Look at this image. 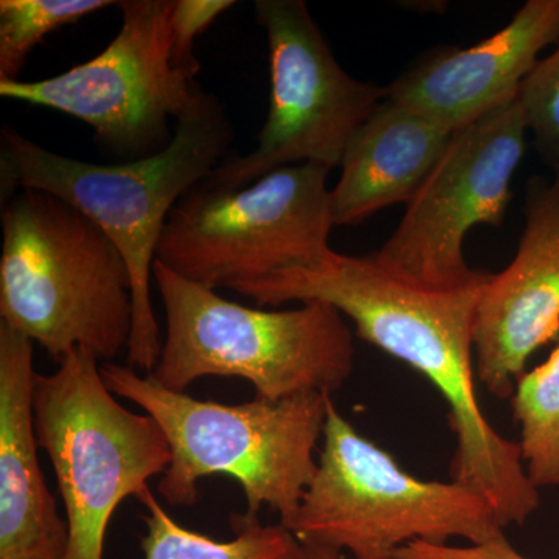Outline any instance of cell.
Wrapping results in <instances>:
<instances>
[{"label": "cell", "instance_id": "8", "mask_svg": "<svg viewBox=\"0 0 559 559\" xmlns=\"http://www.w3.org/2000/svg\"><path fill=\"white\" fill-rule=\"evenodd\" d=\"M330 168H282L237 190L194 187L167 221L156 261L207 288L311 266L330 252Z\"/></svg>", "mask_w": 559, "mask_h": 559}, {"label": "cell", "instance_id": "21", "mask_svg": "<svg viewBox=\"0 0 559 559\" xmlns=\"http://www.w3.org/2000/svg\"><path fill=\"white\" fill-rule=\"evenodd\" d=\"M392 559H528L520 554L510 540L506 538L489 540L485 544H468V546H437V544H407L392 555Z\"/></svg>", "mask_w": 559, "mask_h": 559}, {"label": "cell", "instance_id": "12", "mask_svg": "<svg viewBox=\"0 0 559 559\" xmlns=\"http://www.w3.org/2000/svg\"><path fill=\"white\" fill-rule=\"evenodd\" d=\"M559 342V178H533L525 229L513 261L480 288L473 322L476 377L511 399L530 358Z\"/></svg>", "mask_w": 559, "mask_h": 559}, {"label": "cell", "instance_id": "7", "mask_svg": "<svg viewBox=\"0 0 559 559\" xmlns=\"http://www.w3.org/2000/svg\"><path fill=\"white\" fill-rule=\"evenodd\" d=\"M33 417L64 506L66 559H105L106 533L120 503L139 498L170 465L164 430L150 415L121 406L98 360L80 349L53 373H36Z\"/></svg>", "mask_w": 559, "mask_h": 559}, {"label": "cell", "instance_id": "4", "mask_svg": "<svg viewBox=\"0 0 559 559\" xmlns=\"http://www.w3.org/2000/svg\"><path fill=\"white\" fill-rule=\"evenodd\" d=\"M0 322L60 362L72 349L116 359L130 344L134 304L119 248L80 210L47 191L2 201Z\"/></svg>", "mask_w": 559, "mask_h": 559}, {"label": "cell", "instance_id": "17", "mask_svg": "<svg viewBox=\"0 0 559 559\" xmlns=\"http://www.w3.org/2000/svg\"><path fill=\"white\" fill-rule=\"evenodd\" d=\"M510 400L530 481L538 489L559 487V342L549 358L522 374Z\"/></svg>", "mask_w": 559, "mask_h": 559}, {"label": "cell", "instance_id": "10", "mask_svg": "<svg viewBox=\"0 0 559 559\" xmlns=\"http://www.w3.org/2000/svg\"><path fill=\"white\" fill-rule=\"evenodd\" d=\"M121 27L102 53L38 81L0 83V97L60 110L84 121L103 148L124 162L170 145L197 81L171 62L168 0L119 2Z\"/></svg>", "mask_w": 559, "mask_h": 559}, {"label": "cell", "instance_id": "5", "mask_svg": "<svg viewBox=\"0 0 559 559\" xmlns=\"http://www.w3.org/2000/svg\"><path fill=\"white\" fill-rule=\"evenodd\" d=\"M167 336L150 374L186 393L201 378H241L257 399L280 401L340 390L355 370V341L340 310L307 301L290 310L249 308L180 277L156 261Z\"/></svg>", "mask_w": 559, "mask_h": 559}, {"label": "cell", "instance_id": "20", "mask_svg": "<svg viewBox=\"0 0 559 559\" xmlns=\"http://www.w3.org/2000/svg\"><path fill=\"white\" fill-rule=\"evenodd\" d=\"M235 5L234 0H168L171 62L176 69L194 80L200 72V62L193 51L198 36Z\"/></svg>", "mask_w": 559, "mask_h": 559}, {"label": "cell", "instance_id": "6", "mask_svg": "<svg viewBox=\"0 0 559 559\" xmlns=\"http://www.w3.org/2000/svg\"><path fill=\"white\" fill-rule=\"evenodd\" d=\"M319 468L288 525L300 544L392 559L411 543L485 544L506 538L495 510L459 481L412 476L390 452L360 436L329 403Z\"/></svg>", "mask_w": 559, "mask_h": 559}, {"label": "cell", "instance_id": "13", "mask_svg": "<svg viewBox=\"0 0 559 559\" xmlns=\"http://www.w3.org/2000/svg\"><path fill=\"white\" fill-rule=\"evenodd\" d=\"M557 43L559 0H528L488 39L419 58L385 87V97L457 132L516 100L540 51Z\"/></svg>", "mask_w": 559, "mask_h": 559}, {"label": "cell", "instance_id": "16", "mask_svg": "<svg viewBox=\"0 0 559 559\" xmlns=\"http://www.w3.org/2000/svg\"><path fill=\"white\" fill-rule=\"evenodd\" d=\"M138 499L146 509L143 559H293L300 546L282 524L266 525L248 514L231 518L234 538L213 539L173 520L150 487Z\"/></svg>", "mask_w": 559, "mask_h": 559}, {"label": "cell", "instance_id": "9", "mask_svg": "<svg viewBox=\"0 0 559 559\" xmlns=\"http://www.w3.org/2000/svg\"><path fill=\"white\" fill-rule=\"evenodd\" d=\"M266 33L271 97L257 148L231 154L202 187L237 190L282 168L341 167L349 140L385 98V87L349 76L301 0H257Z\"/></svg>", "mask_w": 559, "mask_h": 559}, {"label": "cell", "instance_id": "11", "mask_svg": "<svg viewBox=\"0 0 559 559\" xmlns=\"http://www.w3.org/2000/svg\"><path fill=\"white\" fill-rule=\"evenodd\" d=\"M525 132L516 100L454 132L392 237L371 253L374 261L423 288H468L487 280L488 272L466 263L463 242L480 224L502 226Z\"/></svg>", "mask_w": 559, "mask_h": 559}, {"label": "cell", "instance_id": "22", "mask_svg": "<svg viewBox=\"0 0 559 559\" xmlns=\"http://www.w3.org/2000/svg\"><path fill=\"white\" fill-rule=\"evenodd\" d=\"M293 559H347L344 551L330 549V547L311 546V544H300Z\"/></svg>", "mask_w": 559, "mask_h": 559}, {"label": "cell", "instance_id": "2", "mask_svg": "<svg viewBox=\"0 0 559 559\" xmlns=\"http://www.w3.org/2000/svg\"><path fill=\"white\" fill-rule=\"evenodd\" d=\"M234 128L218 98L194 84L175 123L170 145L143 159L116 165L72 159L32 142L13 128L0 131L2 201L21 189L47 191L94 221L130 267L134 323L128 366L153 373L159 362V323L151 280L167 221L178 202L231 156Z\"/></svg>", "mask_w": 559, "mask_h": 559}, {"label": "cell", "instance_id": "15", "mask_svg": "<svg viewBox=\"0 0 559 559\" xmlns=\"http://www.w3.org/2000/svg\"><path fill=\"white\" fill-rule=\"evenodd\" d=\"M454 132L417 110L389 100L349 140L341 178L331 190L336 226H356L392 205L409 204Z\"/></svg>", "mask_w": 559, "mask_h": 559}, {"label": "cell", "instance_id": "19", "mask_svg": "<svg viewBox=\"0 0 559 559\" xmlns=\"http://www.w3.org/2000/svg\"><path fill=\"white\" fill-rule=\"evenodd\" d=\"M516 102L540 159L559 178V44L522 81Z\"/></svg>", "mask_w": 559, "mask_h": 559}, {"label": "cell", "instance_id": "14", "mask_svg": "<svg viewBox=\"0 0 559 559\" xmlns=\"http://www.w3.org/2000/svg\"><path fill=\"white\" fill-rule=\"evenodd\" d=\"M33 342L0 322V559H66L69 528L40 468Z\"/></svg>", "mask_w": 559, "mask_h": 559}, {"label": "cell", "instance_id": "1", "mask_svg": "<svg viewBox=\"0 0 559 559\" xmlns=\"http://www.w3.org/2000/svg\"><path fill=\"white\" fill-rule=\"evenodd\" d=\"M485 282L460 289L423 288L390 274L371 255L331 249L311 266L234 290L259 307L333 305L355 323L360 340L423 374L450 409L455 437L451 479L487 499L507 528L528 521L540 496L525 473L520 447L492 428L477 400L473 322Z\"/></svg>", "mask_w": 559, "mask_h": 559}, {"label": "cell", "instance_id": "3", "mask_svg": "<svg viewBox=\"0 0 559 559\" xmlns=\"http://www.w3.org/2000/svg\"><path fill=\"white\" fill-rule=\"evenodd\" d=\"M103 380L117 399L150 415L167 437L171 462L157 491L168 506L190 509L198 484L213 474L229 476L245 492L248 516L261 507L288 527L318 474L319 441L325 432L330 395L253 399L241 404L201 401L164 388L130 366L106 362Z\"/></svg>", "mask_w": 559, "mask_h": 559}, {"label": "cell", "instance_id": "18", "mask_svg": "<svg viewBox=\"0 0 559 559\" xmlns=\"http://www.w3.org/2000/svg\"><path fill=\"white\" fill-rule=\"evenodd\" d=\"M119 5L110 0H2L0 83L20 80L28 55L49 33L84 16Z\"/></svg>", "mask_w": 559, "mask_h": 559}]
</instances>
